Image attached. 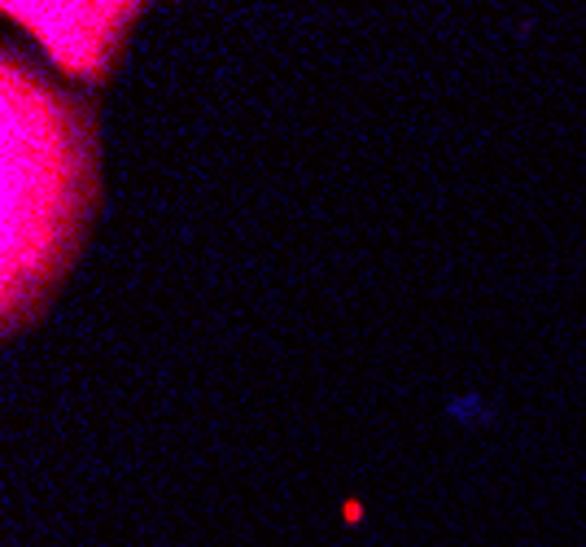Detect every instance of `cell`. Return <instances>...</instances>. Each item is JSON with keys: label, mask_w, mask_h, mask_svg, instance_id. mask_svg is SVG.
<instances>
[]
</instances>
